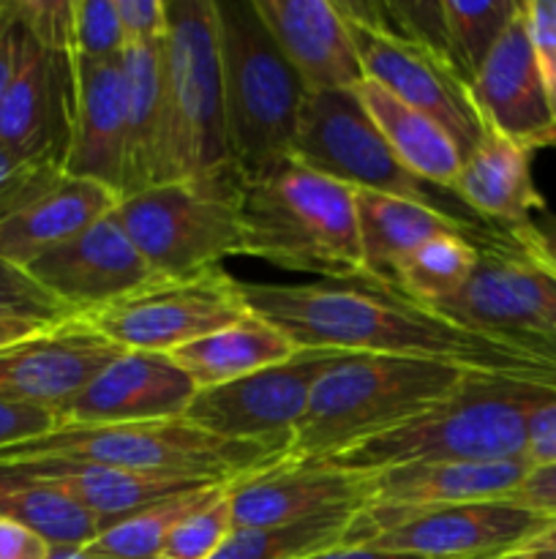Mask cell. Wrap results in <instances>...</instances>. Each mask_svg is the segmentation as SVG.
<instances>
[{
    "instance_id": "obj_1",
    "label": "cell",
    "mask_w": 556,
    "mask_h": 559,
    "mask_svg": "<svg viewBox=\"0 0 556 559\" xmlns=\"http://www.w3.org/2000/svg\"><path fill=\"white\" fill-rule=\"evenodd\" d=\"M240 289L251 314L276 325L298 349L439 360L548 393L540 364L523 342L469 328L365 278L240 282Z\"/></svg>"
},
{
    "instance_id": "obj_2",
    "label": "cell",
    "mask_w": 556,
    "mask_h": 559,
    "mask_svg": "<svg viewBox=\"0 0 556 559\" xmlns=\"http://www.w3.org/2000/svg\"><path fill=\"white\" fill-rule=\"evenodd\" d=\"M240 229L243 257L325 282L363 278L354 191L294 156L243 178Z\"/></svg>"
},
{
    "instance_id": "obj_3",
    "label": "cell",
    "mask_w": 556,
    "mask_h": 559,
    "mask_svg": "<svg viewBox=\"0 0 556 559\" xmlns=\"http://www.w3.org/2000/svg\"><path fill=\"white\" fill-rule=\"evenodd\" d=\"M554 396L518 382L472 374L447 402L390 431L319 459L349 473H379L420 462H505L527 459L529 420Z\"/></svg>"
},
{
    "instance_id": "obj_4",
    "label": "cell",
    "mask_w": 556,
    "mask_h": 559,
    "mask_svg": "<svg viewBox=\"0 0 556 559\" xmlns=\"http://www.w3.org/2000/svg\"><path fill=\"white\" fill-rule=\"evenodd\" d=\"M474 371L398 355H343L314 382L287 456L319 462L447 402Z\"/></svg>"
},
{
    "instance_id": "obj_5",
    "label": "cell",
    "mask_w": 556,
    "mask_h": 559,
    "mask_svg": "<svg viewBox=\"0 0 556 559\" xmlns=\"http://www.w3.org/2000/svg\"><path fill=\"white\" fill-rule=\"evenodd\" d=\"M287 456L281 442H238L207 435L185 418L150 424L60 426L52 435L0 451V464L65 459L150 478L227 486Z\"/></svg>"
},
{
    "instance_id": "obj_6",
    "label": "cell",
    "mask_w": 556,
    "mask_h": 559,
    "mask_svg": "<svg viewBox=\"0 0 556 559\" xmlns=\"http://www.w3.org/2000/svg\"><path fill=\"white\" fill-rule=\"evenodd\" d=\"M213 5L229 158L240 178H254L292 156L309 91L256 14L254 0H213Z\"/></svg>"
},
{
    "instance_id": "obj_7",
    "label": "cell",
    "mask_w": 556,
    "mask_h": 559,
    "mask_svg": "<svg viewBox=\"0 0 556 559\" xmlns=\"http://www.w3.org/2000/svg\"><path fill=\"white\" fill-rule=\"evenodd\" d=\"M232 167L213 0H169L156 183ZM153 183V186H156Z\"/></svg>"
},
{
    "instance_id": "obj_8",
    "label": "cell",
    "mask_w": 556,
    "mask_h": 559,
    "mask_svg": "<svg viewBox=\"0 0 556 559\" xmlns=\"http://www.w3.org/2000/svg\"><path fill=\"white\" fill-rule=\"evenodd\" d=\"M240 194L243 178L227 167L120 197L112 216L156 276H189L243 254Z\"/></svg>"
},
{
    "instance_id": "obj_9",
    "label": "cell",
    "mask_w": 556,
    "mask_h": 559,
    "mask_svg": "<svg viewBox=\"0 0 556 559\" xmlns=\"http://www.w3.org/2000/svg\"><path fill=\"white\" fill-rule=\"evenodd\" d=\"M292 156L314 173L349 186L352 191H374V194L436 207L474 233L494 229L469 213L456 200V194L434 189L409 173L379 134L354 91H325L305 96Z\"/></svg>"
},
{
    "instance_id": "obj_10",
    "label": "cell",
    "mask_w": 556,
    "mask_h": 559,
    "mask_svg": "<svg viewBox=\"0 0 556 559\" xmlns=\"http://www.w3.org/2000/svg\"><path fill=\"white\" fill-rule=\"evenodd\" d=\"M249 314L238 278L221 265L189 276H156L104 309L82 314L123 353H174Z\"/></svg>"
},
{
    "instance_id": "obj_11",
    "label": "cell",
    "mask_w": 556,
    "mask_h": 559,
    "mask_svg": "<svg viewBox=\"0 0 556 559\" xmlns=\"http://www.w3.org/2000/svg\"><path fill=\"white\" fill-rule=\"evenodd\" d=\"M554 522L507 500L463 502L420 513L360 508L347 544L401 551L423 559H496Z\"/></svg>"
},
{
    "instance_id": "obj_12",
    "label": "cell",
    "mask_w": 556,
    "mask_h": 559,
    "mask_svg": "<svg viewBox=\"0 0 556 559\" xmlns=\"http://www.w3.org/2000/svg\"><path fill=\"white\" fill-rule=\"evenodd\" d=\"M338 5L347 16L365 80L376 82L398 102L436 120L467 156L488 126L480 118L472 87L458 74L456 66L445 55L407 41L376 22L354 14L347 3Z\"/></svg>"
},
{
    "instance_id": "obj_13",
    "label": "cell",
    "mask_w": 556,
    "mask_h": 559,
    "mask_svg": "<svg viewBox=\"0 0 556 559\" xmlns=\"http://www.w3.org/2000/svg\"><path fill=\"white\" fill-rule=\"evenodd\" d=\"M474 276L439 314L507 338L556 347V271L523 251L507 233L478 238Z\"/></svg>"
},
{
    "instance_id": "obj_14",
    "label": "cell",
    "mask_w": 556,
    "mask_h": 559,
    "mask_svg": "<svg viewBox=\"0 0 556 559\" xmlns=\"http://www.w3.org/2000/svg\"><path fill=\"white\" fill-rule=\"evenodd\" d=\"M341 358L343 353L298 349L287 364L267 366L216 388H202L183 418L223 440L281 442L289 448L309 409L314 382Z\"/></svg>"
},
{
    "instance_id": "obj_15",
    "label": "cell",
    "mask_w": 556,
    "mask_h": 559,
    "mask_svg": "<svg viewBox=\"0 0 556 559\" xmlns=\"http://www.w3.org/2000/svg\"><path fill=\"white\" fill-rule=\"evenodd\" d=\"M74 112V47L27 33L20 71L0 102V145L63 169Z\"/></svg>"
},
{
    "instance_id": "obj_16",
    "label": "cell",
    "mask_w": 556,
    "mask_h": 559,
    "mask_svg": "<svg viewBox=\"0 0 556 559\" xmlns=\"http://www.w3.org/2000/svg\"><path fill=\"white\" fill-rule=\"evenodd\" d=\"M123 349L71 317L0 349V399L63 413L65 404Z\"/></svg>"
},
{
    "instance_id": "obj_17",
    "label": "cell",
    "mask_w": 556,
    "mask_h": 559,
    "mask_svg": "<svg viewBox=\"0 0 556 559\" xmlns=\"http://www.w3.org/2000/svg\"><path fill=\"white\" fill-rule=\"evenodd\" d=\"M25 271L74 317L104 309L156 278L112 213L55 246Z\"/></svg>"
},
{
    "instance_id": "obj_18",
    "label": "cell",
    "mask_w": 556,
    "mask_h": 559,
    "mask_svg": "<svg viewBox=\"0 0 556 559\" xmlns=\"http://www.w3.org/2000/svg\"><path fill=\"white\" fill-rule=\"evenodd\" d=\"M371 475L322 462L278 459L227 484L234 527H273L368 506Z\"/></svg>"
},
{
    "instance_id": "obj_19",
    "label": "cell",
    "mask_w": 556,
    "mask_h": 559,
    "mask_svg": "<svg viewBox=\"0 0 556 559\" xmlns=\"http://www.w3.org/2000/svg\"><path fill=\"white\" fill-rule=\"evenodd\" d=\"M200 388L164 353H120L60 413V426L183 418Z\"/></svg>"
},
{
    "instance_id": "obj_20",
    "label": "cell",
    "mask_w": 556,
    "mask_h": 559,
    "mask_svg": "<svg viewBox=\"0 0 556 559\" xmlns=\"http://www.w3.org/2000/svg\"><path fill=\"white\" fill-rule=\"evenodd\" d=\"M469 87L488 129L532 153L540 147H556V109L534 60L521 9Z\"/></svg>"
},
{
    "instance_id": "obj_21",
    "label": "cell",
    "mask_w": 556,
    "mask_h": 559,
    "mask_svg": "<svg viewBox=\"0 0 556 559\" xmlns=\"http://www.w3.org/2000/svg\"><path fill=\"white\" fill-rule=\"evenodd\" d=\"M309 93L354 91L365 80L341 5L333 0H254Z\"/></svg>"
},
{
    "instance_id": "obj_22",
    "label": "cell",
    "mask_w": 556,
    "mask_h": 559,
    "mask_svg": "<svg viewBox=\"0 0 556 559\" xmlns=\"http://www.w3.org/2000/svg\"><path fill=\"white\" fill-rule=\"evenodd\" d=\"M123 58V55H120ZM82 60L74 55V112L63 173L123 191L125 74L123 60Z\"/></svg>"
},
{
    "instance_id": "obj_23",
    "label": "cell",
    "mask_w": 556,
    "mask_h": 559,
    "mask_svg": "<svg viewBox=\"0 0 556 559\" xmlns=\"http://www.w3.org/2000/svg\"><path fill=\"white\" fill-rule=\"evenodd\" d=\"M529 459L505 462H420L371 473L368 506L382 513H420L463 502L505 500L521 486Z\"/></svg>"
},
{
    "instance_id": "obj_24",
    "label": "cell",
    "mask_w": 556,
    "mask_h": 559,
    "mask_svg": "<svg viewBox=\"0 0 556 559\" xmlns=\"http://www.w3.org/2000/svg\"><path fill=\"white\" fill-rule=\"evenodd\" d=\"M532 151L485 129L478 145L463 156L456 197L469 213L499 233H516L532 224L545 200L532 178Z\"/></svg>"
},
{
    "instance_id": "obj_25",
    "label": "cell",
    "mask_w": 556,
    "mask_h": 559,
    "mask_svg": "<svg viewBox=\"0 0 556 559\" xmlns=\"http://www.w3.org/2000/svg\"><path fill=\"white\" fill-rule=\"evenodd\" d=\"M120 194L96 180L60 175L0 222V257L27 267L118 207Z\"/></svg>"
},
{
    "instance_id": "obj_26",
    "label": "cell",
    "mask_w": 556,
    "mask_h": 559,
    "mask_svg": "<svg viewBox=\"0 0 556 559\" xmlns=\"http://www.w3.org/2000/svg\"><path fill=\"white\" fill-rule=\"evenodd\" d=\"M0 473L38 480V484H47L52 489L63 491L71 500L80 502L90 516L98 519L101 533L112 527V524L134 516L142 508L153 506V502L200 489V486H210L194 484V480L150 478V475L123 473V469L101 467V464L90 462H65V459L0 464Z\"/></svg>"
},
{
    "instance_id": "obj_27",
    "label": "cell",
    "mask_w": 556,
    "mask_h": 559,
    "mask_svg": "<svg viewBox=\"0 0 556 559\" xmlns=\"http://www.w3.org/2000/svg\"><path fill=\"white\" fill-rule=\"evenodd\" d=\"M354 207H358V233L360 254H363V278L379 287H392L398 267L409 254L425 240L442 233H474L463 227L447 213L436 207L420 205L412 200L374 194V191H354ZM494 233V229H491Z\"/></svg>"
},
{
    "instance_id": "obj_28",
    "label": "cell",
    "mask_w": 556,
    "mask_h": 559,
    "mask_svg": "<svg viewBox=\"0 0 556 559\" xmlns=\"http://www.w3.org/2000/svg\"><path fill=\"white\" fill-rule=\"evenodd\" d=\"M354 93L379 129V134L390 145V151L398 156V162L434 189L456 194L463 153L452 142V136L436 120L418 112L409 104L398 102L392 93H387L376 82L363 80L354 87Z\"/></svg>"
},
{
    "instance_id": "obj_29",
    "label": "cell",
    "mask_w": 556,
    "mask_h": 559,
    "mask_svg": "<svg viewBox=\"0 0 556 559\" xmlns=\"http://www.w3.org/2000/svg\"><path fill=\"white\" fill-rule=\"evenodd\" d=\"M294 353L298 347L276 325L249 311L243 320L207 333L169 355L202 391L249 377L267 366L287 364Z\"/></svg>"
},
{
    "instance_id": "obj_30",
    "label": "cell",
    "mask_w": 556,
    "mask_h": 559,
    "mask_svg": "<svg viewBox=\"0 0 556 559\" xmlns=\"http://www.w3.org/2000/svg\"><path fill=\"white\" fill-rule=\"evenodd\" d=\"M125 169L120 197L156 183L164 123V44L123 49Z\"/></svg>"
},
{
    "instance_id": "obj_31",
    "label": "cell",
    "mask_w": 556,
    "mask_h": 559,
    "mask_svg": "<svg viewBox=\"0 0 556 559\" xmlns=\"http://www.w3.org/2000/svg\"><path fill=\"white\" fill-rule=\"evenodd\" d=\"M0 516L36 533L52 549H85L101 535L98 519L69 495L9 473H0Z\"/></svg>"
},
{
    "instance_id": "obj_32",
    "label": "cell",
    "mask_w": 556,
    "mask_h": 559,
    "mask_svg": "<svg viewBox=\"0 0 556 559\" xmlns=\"http://www.w3.org/2000/svg\"><path fill=\"white\" fill-rule=\"evenodd\" d=\"M478 262V235L442 233L425 240L403 260L390 289L401 293L412 304L439 311L463 293Z\"/></svg>"
},
{
    "instance_id": "obj_33",
    "label": "cell",
    "mask_w": 556,
    "mask_h": 559,
    "mask_svg": "<svg viewBox=\"0 0 556 559\" xmlns=\"http://www.w3.org/2000/svg\"><path fill=\"white\" fill-rule=\"evenodd\" d=\"M358 511H333L325 516L273 527H234L210 559H303L347 544Z\"/></svg>"
},
{
    "instance_id": "obj_34",
    "label": "cell",
    "mask_w": 556,
    "mask_h": 559,
    "mask_svg": "<svg viewBox=\"0 0 556 559\" xmlns=\"http://www.w3.org/2000/svg\"><path fill=\"white\" fill-rule=\"evenodd\" d=\"M221 486H200V489L183 491V495L167 497L153 506L142 508L134 516L112 524L104 530L90 546H85L90 555L109 559H158L169 533L189 516L191 511L202 508L218 495Z\"/></svg>"
},
{
    "instance_id": "obj_35",
    "label": "cell",
    "mask_w": 556,
    "mask_h": 559,
    "mask_svg": "<svg viewBox=\"0 0 556 559\" xmlns=\"http://www.w3.org/2000/svg\"><path fill=\"white\" fill-rule=\"evenodd\" d=\"M442 3H445L447 55L458 74L472 85L474 74L501 33L507 31V25L516 20L521 3L518 0H485V3L442 0Z\"/></svg>"
},
{
    "instance_id": "obj_36",
    "label": "cell",
    "mask_w": 556,
    "mask_h": 559,
    "mask_svg": "<svg viewBox=\"0 0 556 559\" xmlns=\"http://www.w3.org/2000/svg\"><path fill=\"white\" fill-rule=\"evenodd\" d=\"M232 530V508H229L227 500V486H221L210 502H205L202 508L191 511L189 516L169 533L158 559H210Z\"/></svg>"
},
{
    "instance_id": "obj_37",
    "label": "cell",
    "mask_w": 556,
    "mask_h": 559,
    "mask_svg": "<svg viewBox=\"0 0 556 559\" xmlns=\"http://www.w3.org/2000/svg\"><path fill=\"white\" fill-rule=\"evenodd\" d=\"M71 311L47 293L25 267L0 257V320L58 325L71 320Z\"/></svg>"
},
{
    "instance_id": "obj_38",
    "label": "cell",
    "mask_w": 556,
    "mask_h": 559,
    "mask_svg": "<svg viewBox=\"0 0 556 559\" xmlns=\"http://www.w3.org/2000/svg\"><path fill=\"white\" fill-rule=\"evenodd\" d=\"M71 47L82 60H109L123 55V33L114 0L71 3Z\"/></svg>"
},
{
    "instance_id": "obj_39",
    "label": "cell",
    "mask_w": 556,
    "mask_h": 559,
    "mask_svg": "<svg viewBox=\"0 0 556 559\" xmlns=\"http://www.w3.org/2000/svg\"><path fill=\"white\" fill-rule=\"evenodd\" d=\"M63 169L49 162H33L20 156L11 147L0 145V222L20 211L27 200L41 194Z\"/></svg>"
},
{
    "instance_id": "obj_40",
    "label": "cell",
    "mask_w": 556,
    "mask_h": 559,
    "mask_svg": "<svg viewBox=\"0 0 556 559\" xmlns=\"http://www.w3.org/2000/svg\"><path fill=\"white\" fill-rule=\"evenodd\" d=\"M521 14L534 60L556 109V0H523Z\"/></svg>"
},
{
    "instance_id": "obj_41",
    "label": "cell",
    "mask_w": 556,
    "mask_h": 559,
    "mask_svg": "<svg viewBox=\"0 0 556 559\" xmlns=\"http://www.w3.org/2000/svg\"><path fill=\"white\" fill-rule=\"evenodd\" d=\"M123 33V49L153 47L167 38V3L164 0H114Z\"/></svg>"
},
{
    "instance_id": "obj_42",
    "label": "cell",
    "mask_w": 556,
    "mask_h": 559,
    "mask_svg": "<svg viewBox=\"0 0 556 559\" xmlns=\"http://www.w3.org/2000/svg\"><path fill=\"white\" fill-rule=\"evenodd\" d=\"M55 429H60V415L55 409L0 399V451L52 435Z\"/></svg>"
},
{
    "instance_id": "obj_43",
    "label": "cell",
    "mask_w": 556,
    "mask_h": 559,
    "mask_svg": "<svg viewBox=\"0 0 556 559\" xmlns=\"http://www.w3.org/2000/svg\"><path fill=\"white\" fill-rule=\"evenodd\" d=\"M25 44L27 27L16 14L14 3H0V102L20 71Z\"/></svg>"
},
{
    "instance_id": "obj_44",
    "label": "cell",
    "mask_w": 556,
    "mask_h": 559,
    "mask_svg": "<svg viewBox=\"0 0 556 559\" xmlns=\"http://www.w3.org/2000/svg\"><path fill=\"white\" fill-rule=\"evenodd\" d=\"M505 500L512 502V506L529 508V511L556 519V464H543V467L529 469L521 486L512 495H507Z\"/></svg>"
},
{
    "instance_id": "obj_45",
    "label": "cell",
    "mask_w": 556,
    "mask_h": 559,
    "mask_svg": "<svg viewBox=\"0 0 556 559\" xmlns=\"http://www.w3.org/2000/svg\"><path fill=\"white\" fill-rule=\"evenodd\" d=\"M527 459L532 467L556 464V402L543 404L529 420Z\"/></svg>"
},
{
    "instance_id": "obj_46",
    "label": "cell",
    "mask_w": 556,
    "mask_h": 559,
    "mask_svg": "<svg viewBox=\"0 0 556 559\" xmlns=\"http://www.w3.org/2000/svg\"><path fill=\"white\" fill-rule=\"evenodd\" d=\"M52 546L22 524L0 516V559H49Z\"/></svg>"
},
{
    "instance_id": "obj_47",
    "label": "cell",
    "mask_w": 556,
    "mask_h": 559,
    "mask_svg": "<svg viewBox=\"0 0 556 559\" xmlns=\"http://www.w3.org/2000/svg\"><path fill=\"white\" fill-rule=\"evenodd\" d=\"M507 235H510L523 251H529L532 257L543 260L545 265L556 267V216H543L540 222L532 218V224Z\"/></svg>"
},
{
    "instance_id": "obj_48",
    "label": "cell",
    "mask_w": 556,
    "mask_h": 559,
    "mask_svg": "<svg viewBox=\"0 0 556 559\" xmlns=\"http://www.w3.org/2000/svg\"><path fill=\"white\" fill-rule=\"evenodd\" d=\"M303 559H423V557L401 555V551L374 549V546H365V544H341V546H333V549L316 551V555L303 557Z\"/></svg>"
},
{
    "instance_id": "obj_49",
    "label": "cell",
    "mask_w": 556,
    "mask_h": 559,
    "mask_svg": "<svg viewBox=\"0 0 556 559\" xmlns=\"http://www.w3.org/2000/svg\"><path fill=\"white\" fill-rule=\"evenodd\" d=\"M501 559H556V519L545 530H540L534 538L512 549Z\"/></svg>"
},
{
    "instance_id": "obj_50",
    "label": "cell",
    "mask_w": 556,
    "mask_h": 559,
    "mask_svg": "<svg viewBox=\"0 0 556 559\" xmlns=\"http://www.w3.org/2000/svg\"><path fill=\"white\" fill-rule=\"evenodd\" d=\"M41 328H49V325H38V322H22V320H0V349L33 336V333L41 331Z\"/></svg>"
},
{
    "instance_id": "obj_51",
    "label": "cell",
    "mask_w": 556,
    "mask_h": 559,
    "mask_svg": "<svg viewBox=\"0 0 556 559\" xmlns=\"http://www.w3.org/2000/svg\"><path fill=\"white\" fill-rule=\"evenodd\" d=\"M540 262H543V260H540ZM548 267H551V265H548ZM554 271H556V267H554Z\"/></svg>"
},
{
    "instance_id": "obj_52",
    "label": "cell",
    "mask_w": 556,
    "mask_h": 559,
    "mask_svg": "<svg viewBox=\"0 0 556 559\" xmlns=\"http://www.w3.org/2000/svg\"><path fill=\"white\" fill-rule=\"evenodd\" d=\"M496 559H501V557H496Z\"/></svg>"
}]
</instances>
